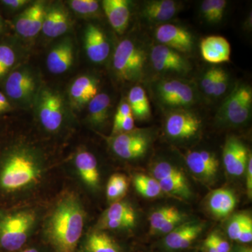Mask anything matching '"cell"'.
<instances>
[{"label":"cell","instance_id":"obj_38","mask_svg":"<svg viewBox=\"0 0 252 252\" xmlns=\"http://www.w3.org/2000/svg\"><path fill=\"white\" fill-rule=\"evenodd\" d=\"M217 67L210 68L204 74L202 77L201 88L203 92L207 95L212 96L213 94L214 84H215V78H216Z\"/></svg>","mask_w":252,"mask_h":252},{"label":"cell","instance_id":"obj_10","mask_svg":"<svg viewBox=\"0 0 252 252\" xmlns=\"http://www.w3.org/2000/svg\"><path fill=\"white\" fill-rule=\"evenodd\" d=\"M41 126L50 132H57L63 125L64 110L62 98L53 91H43L38 109Z\"/></svg>","mask_w":252,"mask_h":252},{"label":"cell","instance_id":"obj_1","mask_svg":"<svg viewBox=\"0 0 252 252\" xmlns=\"http://www.w3.org/2000/svg\"><path fill=\"white\" fill-rule=\"evenodd\" d=\"M86 215L79 197L63 194L55 203L44 223V235L52 252H77Z\"/></svg>","mask_w":252,"mask_h":252},{"label":"cell","instance_id":"obj_42","mask_svg":"<svg viewBox=\"0 0 252 252\" xmlns=\"http://www.w3.org/2000/svg\"><path fill=\"white\" fill-rule=\"evenodd\" d=\"M247 172V190L249 198H252V154H249L248 164H247L246 170Z\"/></svg>","mask_w":252,"mask_h":252},{"label":"cell","instance_id":"obj_39","mask_svg":"<svg viewBox=\"0 0 252 252\" xmlns=\"http://www.w3.org/2000/svg\"><path fill=\"white\" fill-rule=\"evenodd\" d=\"M134 127H135V120H134L133 116L130 115L120 122L114 123L113 126L112 133L114 135H117V134L130 132L134 130Z\"/></svg>","mask_w":252,"mask_h":252},{"label":"cell","instance_id":"obj_15","mask_svg":"<svg viewBox=\"0 0 252 252\" xmlns=\"http://www.w3.org/2000/svg\"><path fill=\"white\" fill-rule=\"evenodd\" d=\"M84 44L88 57L92 62H104L110 52V45L104 32L97 26L90 24L84 34Z\"/></svg>","mask_w":252,"mask_h":252},{"label":"cell","instance_id":"obj_32","mask_svg":"<svg viewBox=\"0 0 252 252\" xmlns=\"http://www.w3.org/2000/svg\"><path fill=\"white\" fill-rule=\"evenodd\" d=\"M16 61V51L6 43H0V82L4 81Z\"/></svg>","mask_w":252,"mask_h":252},{"label":"cell","instance_id":"obj_19","mask_svg":"<svg viewBox=\"0 0 252 252\" xmlns=\"http://www.w3.org/2000/svg\"><path fill=\"white\" fill-rule=\"evenodd\" d=\"M102 4L113 29L123 34L130 22V2L127 0H104Z\"/></svg>","mask_w":252,"mask_h":252},{"label":"cell","instance_id":"obj_47","mask_svg":"<svg viewBox=\"0 0 252 252\" xmlns=\"http://www.w3.org/2000/svg\"><path fill=\"white\" fill-rule=\"evenodd\" d=\"M235 252H252L251 247L248 245H240L235 249Z\"/></svg>","mask_w":252,"mask_h":252},{"label":"cell","instance_id":"obj_35","mask_svg":"<svg viewBox=\"0 0 252 252\" xmlns=\"http://www.w3.org/2000/svg\"><path fill=\"white\" fill-rule=\"evenodd\" d=\"M34 12V5H31L27 9L18 16L15 21V28L20 35L29 37L30 30Z\"/></svg>","mask_w":252,"mask_h":252},{"label":"cell","instance_id":"obj_27","mask_svg":"<svg viewBox=\"0 0 252 252\" xmlns=\"http://www.w3.org/2000/svg\"><path fill=\"white\" fill-rule=\"evenodd\" d=\"M134 119L143 121L151 116V107L147 93L140 86H134L130 89L127 97Z\"/></svg>","mask_w":252,"mask_h":252},{"label":"cell","instance_id":"obj_11","mask_svg":"<svg viewBox=\"0 0 252 252\" xmlns=\"http://www.w3.org/2000/svg\"><path fill=\"white\" fill-rule=\"evenodd\" d=\"M156 39L161 45L179 53L190 52L193 49L194 36L183 27L171 23H163L155 31Z\"/></svg>","mask_w":252,"mask_h":252},{"label":"cell","instance_id":"obj_46","mask_svg":"<svg viewBox=\"0 0 252 252\" xmlns=\"http://www.w3.org/2000/svg\"><path fill=\"white\" fill-rule=\"evenodd\" d=\"M18 252H52L49 248L46 249L37 245H29L23 248Z\"/></svg>","mask_w":252,"mask_h":252},{"label":"cell","instance_id":"obj_44","mask_svg":"<svg viewBox=\"0 0 252 252\" xmlns=\"http://www.w3.org/2000/svg\"><path fill=\"white\" fill-rule=\"evenodd\" d=\"M252 241V220H249L245 225L243 233L239 238V243L248 244Z\"/></svg>","mask_w":252,"mask_h":252},{"label":"cell","instance_id":"obj_3","mask_svg":"<svg viewBox=\"0 0 252 252\" xmlns=\"http://www.w3.org/2000/svg\"><path fill=\"white\" fill-rule=\"evenodd\" d=\"M36 222V212L30 209L0 215V250L4 252L22 250L32 235Z\"/></svg>","mask_w":252,"mask_h":252},{"label":"cell","instance_id":"obj_34","mask_svg":"<svg viewBox=\"0 0 252 252\" xmlns=\"http://www.w3.org/2000/svg\"><path fill=\"white\" fill-rule=\"evenodd\" d=\"M252 220L246 214H237L232 217L227 227L228 237L234 241L238 242L240 235L243 233L247 223Z\"/></svg>","mask_w":252,"mask_h":252},{"label":"cell","instance_id":"obj_33","mask_svg":"<svg viewBox=\"0 0 252 252\" xmlns=\"http://www.w3.org/2000/svg\"><path fill=\"white\" fill-rule=\"evenodd\" d=\"M128 182L125 176L114 174L109 178L107 186V197L109 201H115L125 195Z\"/></svg>","mask_w":252,"mask_h":252},{"label":"cell","instance_id":"obj_13","mask_svg":"<svg viewBox=\"0 0 252 252\" xmlns=\"http://www.w3.org/2000/svg\"><path fill=\"white\" fill-rule=\"evenodd\" d=\"M4 94L9 99L21 101L28 98L35 89L32 75L23 70L11 71L3 81Z\"/></svg>","mask_w":252,"mask_h":252},{"label":"cell","instance_id":"obj_8","mask_svg":"<svg viewBox=\"0 0 252 252\" xmlns=\"http://www.w3.org/2000/svg\"><path fill=\"white\" fill-rule=\"evenodd\" d=\"M150 143L149 132L143 130H132L117 134L110 142L114 154L126 160H133L143 157Z\"/></svg>","mask_w":252,"mask_h":252},{"label":"cell","instance_id":"obj_45","mask_svg":"<svg viewBox=\"0 0 252 252\" xmlns=\"http://www.w3.org/2000/svg\"><path fill=\"white\" fill-rule=\"evenodd\" d=\"M12 109L10 99L4 93L0 91V114L9 112Z\"/></svg>","mask_w":252,"mask_h":252},{"label":"cell","instance_id":"obj_37","mask_svg":"<svg viewBox=\"0 0 252 252\" xmlns=\"http://www.w3.org/2000/svg\"><path fill=\"white\" fill-rule=\"evenodd\" d=\"M228 84H229V77L227 72L221 68L217 67L212 97H219L224 94L228 89Z\"/></svg>","mask_w":252,"mask_h":252},{"label":"cell","instance_id":"obj_18","mask_svg":"<svg viewBox=\"0 0 252 252\" xmlns=\"http://www.w3.org/2000/svg\"><path fill=\"white\" fill-rule=\"evenodd\" d=\"M200 52L207 62L219 64L229 61L231 48L229 42L221 36H209L200 41Z\"/></svg>","mask_w":252,"mask_h":252},{"label":"cell","instance_id":"obj_24","mask_svg":"<svg viewBox=\"0 0 252 252\" xmlns=\"http://www.w3.org/2000/svg\"><path fill=\"white\" fill-rule=\"evenodd\" d=\"M234 193L228 189L214 190L208 199V207L215 216L223 218L229 215L236 206Z\"/></svg>","mask_w":252,"mask_h":252},{"label":"cell","instance_id":"obj_31","mask_svg":"<svg viewBox=\"0 0 252 252\" xmlns=\"http://www.w3.org/2000/svg\"><path fill=\"white\" fill-rule=\"evenodd\" d=\"M136 190L145 198H153L162 193L158 182L154 177L142 175H136L134 178Z\"/></svg>","mask_w":252,"mask_h":252},{"label":"cell","instance_id":"obj_7","mask_svg":"<svg viewBox=\"0 0 252 252\" xmlns=\"http://www.w3.org/2000/svg\"><path fill=\"white\" fill-rule=\"evenodd\" d=\"M201 127V119L187 109H173L165 117V133L172 140H190L198 135Z\"/></svg>","mask_w":252,"mask_h":252},{"label":"cell","instance_id":"obj_6","mask_svg":"<svg viewBox=\"0 0 252 252\" xmlns=\"http://www.w3.org/2000/svg\"><path fill=\"white\" fill-rule=\"evenodd\" d=\"M155 94L162 106L173 109L190 107L197 98L195 87L190 83L178 79L160 81L156 86Z\"/></svg>","mask_w":252,"mask_h":252},{"label":"cell","instance_id":"obj_28","mask_svg":"<svg viewBox=\"0 0 252 252\" xmlns=\"http://www.w3.org/2000/svg\"><path fill=\"white\" fill-rule=\"evenodd\" d=\"M111 99L108 94H97L89 102V118L93 125L102 126L108 118Z\"/></svg>","mask_w":252,"mask_h":252},{"label":"cell","instance_id":"obj_29","mask_svg":"<svg viewBox=\"0 0 252 252\" xmlns=\"http://www.w3.org/2000/svg\"><path fill=\"white\" fill-rule=\"evenodd\" d=\"M106 220L126 222L133 227L136 220L135 212L130 205L126 202H114L101 219V220Z\"/></svg>","mask_w":252,"mask_h":252},{"label":"cell","instance_id":"obj_43","mask_svg":"<svg viewBox=\"0 0 252 252\" xmlns=\"http://www.w3.org/2000/svg\"><path fill=\"white\" fill-rule=\"evenodd\" d=\"M29 3L28 0H2L0 4L3 5L6 9L14 11L20 8H22L25 5Z\"/></svg>","mask_w":252,"mask_h":252},{"label":"cell","instance_id":"obj_22","mask_svg":"<svg viewBox=\"0 0 252 252\" xmlns=\"http://www.w3.org/2000/svg\"><path fill=\"white\" fill-rule=\"evenodd\" d=\"M77 252H123L119 244L102 231H94L79 244Z\"/></svg>","mask_w":252,"mask_h":252},{"label":"cell","instance_id":"obj_25","mask_svg":"<svg viewBox=\"0 0 252 252\" xmlns=\"http://www.w3.org/2000/svg\"><path fill=\"white\" fill-rule=\"evenodd\" d=\"M185 218V215L175 207H162L151 215V232L154 234H160L164 230L170 228L174 221Z\"/></svg>","mask_w":252,"mask_h":252},{"label":"cell","instance_id":"obj_17","mask_svg":"<svg viewBox=\"0 0 252 252\" xmlns=\"http://www.w3.org/2000/svg\"><path fill=\"white\" fill-rule=\"evenodd\" d=\"M180 8V3L173 0H152L144 3L142 16L149 22L163 23L175 17Z\"/></svg>","mask_w":252,"mask_h":252},{"label":"cell","instance_id":"obj_48","mask_svg":"<svg viewBox=\"0 0 252 252\" xmlns=\"http://www.w3.org/2000/svg\"><path fill=\"white\" fill-rule=\"evenodd\" d=\"M4 31V21L2 16L0 14V36L1 35Z\"/></svg>","mask_w":252,"mask_h":252},{"label":"cell","instance_id":"obj_14","mask_svg":"<svg viewBox=\"0 0 252 252\" xmlns=\"http://www.w3.org/2000/svg\"><path fill=\"white\" fill-rule=\"evenodd\" d=\"M203 229V225L198 222L182 223L167 234L164 245L172 251L185 250L196 240Z\"/></svg>","mask_w":252,"mask_h":252},{"label":"cell","instance_id":"obj_2","mask_svg":"<svg viewBox=\"0 0 252 252\" xmlns=\"http://www.w3.org/2000/svg\"><path fill=\"white\" fill-rule=\"evenodd\" d=\"M43 167L34 154L15 149L3 158L0 167V188L7 193L23 191L41 180Z\"/></svg>","mask_w":252,"mask_h":252},{"label":"cell","instance_id":"obj_9","mask_svg":"<svg viewBox=\"0 0 252 252\" xmlns=\"http://www.w3.org/2000/svg\"><path fill=\"white\" fill-rule=\"evenodd\" d=\"M150 59L154 69L162 74H186L191 69L183 55L161 44L152 47Z\"/></svg>","mask_w":252,"mask_h":252},{"label":"cell","instance_id":"obj_23","mask_svg":"<svg viewBox=\"0 0 252 252\" xmlns=\"http://www.w3.org/2000/svg\"><path fill=\"white\" fill-rule=\"evenodd\" d=\"M69 27V16L64 10L56 7L46 11L41 29L46 36L56 38L63 35Z\"/></svg>","mask_w":252,"mask_h":252},{"label":"cell","instance_id":"obj_4","mask_svg":"<svg viewBox=\"0 0 252 252\" xmlns=\"http://www.w3.org/2000/svg\"><path fill=\"white\" fill-rule=\"evenodd\" d=\"M146 63V53L143 48L130 39H124L118 44L113 66L122 80H138L143 76Z\"/></svg>","mask_w":252,"mask_h":252},{"label":"cell","instance_id":"obj_20","mask_svg":"<svg viewBox=\"0 0 252 252\" xmlns=\"http://www.w3.org/2000/svg\"><path fill=\"white\" fill-rule=\"evenodd\" d=\"M74 165L79 177L89 188L95 189L99 185V172L97 159L88 151L78 152L74 158Z\"/></svg>","mask_w":252,"mask_h":252},{"label":"cell","instance_id":"obj_26","mask_svg":"<svg viewBox=\"0 0 252 252\" xmlns=\"http://www.w3.org/2000/svg\"><path fill=\"white\" fill-rule=\"evenodd\" d=\"M97 83L87 76L79 77L73 82L70 88V95L76 103H89L97 94Z\"/></svg>","mask_w":252,"mask_h":252},{"label":"cell","instance_id":"obj_12","mask_svg":"<svg viewBox=\"0 0 252 252\" xmlns=\"http://www.w3.org/2000/svg\"><path fill=\"white\" fill-rule=\"evenodd\" d=\"M249 154L248 149L241 140L235 137L227 139L223 152L226 172L234 177L243 175L246 170Z\"/></svg>","mask_w":252,"mask_h":252},{"label":"cell","instance_id":"obj_40","mask_svg":"<svg viewBox=\"0 0 252 252\" xmlns=\"http://www.w3.org/2000/svg\"><path fill=\"white\" fill-rule=\"evenodd\" d=\"M217 252H230V246L228 241L217 233L209 235Z\"/></svg>","mask_w":252,"mask_h":252},{"label":"cell","instance_id":"obj_36","mask_svg":"<svg viewBox=\"0 0 252 252\" xmlns=\"http://www.w3.org/2000/svg\"><path fill=\"white\" fill-rule=\"evenodd\" d=\"M69 4L75 12L82 15L94 14L99 9V2L95 0H72Z\"/></svg>","mask_w":252,"mask_h":252},{"label":"cell","instance_id":"obj_16","mask_svg":"<svg viewBox=\"0 0 252 252\" xmlns=\"http://www.w3.org/2000/svg\"><path fill=\"white\" fill-rule=\"evenodd\" d=\"M186 162L194 175L205 180H211L218 171V159L207 151L189 152L186 157Z\"/></svg>","mask_w":252,"mask_h":252},{"label":"cell","instance_id":"obj_5","mask_svg":"<svg viewBox=\"0 0 252 252\" xmlns=\"http://www.w3.org/2000/svg\"><path fill=\"white\" fill-rule=\"evenodd\" d=\"M252 91L246 84H239L219 109L217 119L221 125L238 126L248 122L251 116Z\"/></svg>","mask_w":252,"mask_h":252},{"label":"cell","instance_id":"obj_21","mask_svg":"<svg viewBox=\"0 0 252 252\" xmlns=\"http://www.w3.org/2000/svg\"><path fill=\"white\" fill-rule=\"evenodd\" d=\"M73 61L74 48L72 42L65 40L50 51L46 59V65L50 72L55 74H63L71 67Z\"/></svg>","mask_w":252,"mask_h":252},{"label":"cell","instance_id":"obj_41","mask_svg":"<svg viewBox=\"0 0 252 252\" xmlns=\"http://www.w3.org/2000/svg\"><path fill=\"white\" fill-rule=\"evenodd\" d=\"M130 115H132V114L130 105H129L127 101H124V102H122V103L119 104V107H118L115 117H114V124L120 122V121Z\"/></svg>","mask_w":252,"mask_h":252},{"label":"cell","instance_id":"obj_30","mask_svg":"<svg viewBox=\"0 0 252 252\" xmlns=\"http://www.w3.org/2000/svg\"><path fill=\"white\" fill-rule=\"evenodd\" d=\"M226 5L225 0H205L200 7L202 16L207 22H220L224 16Z\"/></svg>","mask_w":252,"mask_h":252}]
</instances>
